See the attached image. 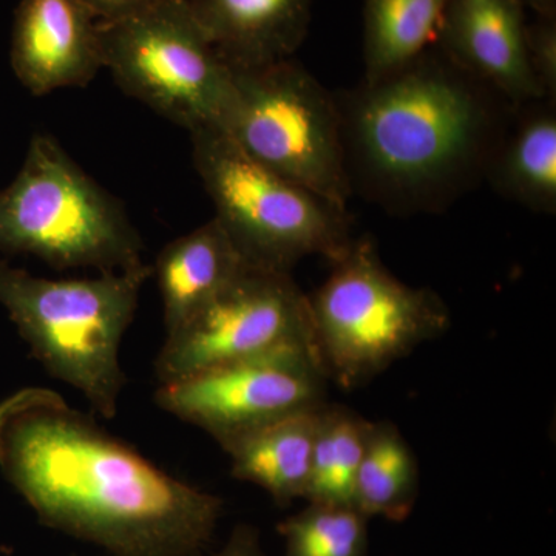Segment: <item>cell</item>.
<instances>
[{"instance_id":"1","label":"cell","mask_w":556,"mask_h":556,"mask_svg":"<svg viewBox=\"0 0 556 556\" xmlns=\"http://www.w3.org/2000/svg\"><path fill=\"white\" fill-rule=\"evenodd\" d=\"M0 473L43 526L109 556H203L225 508L43 387L0 402Z\"/></svg>"},{"instance_id":"2","label":"cell","mask_w":556,"mask_h":556,"mask_svg":"<svg viewBox=\"0 0 556 556\" xmlns=\"http://www.w3.org/2000/svg\"><path fill=\"white\" fill-rule=\"evenodd\" d=\"M336 100L351 190L397 215L441 212L482 181L517 109L441 49Z\"/></svg>"},{"instance_id":"3","label":"cell","mask_w":556,"mask_h":556,"mask_svg":"<svg viewBox=\"0 0 556 556\" xmlns=\"http://www.w3.org/2000/svg\"><path fill=\"white\" fill-rule=\"evenodd\" d=\"M152 266L94 278L50 280L0 260V306L51 378L113 419L126 386L121 343Z\"/></svg>"},{"instance_id":"4","label":"cell","mask_w":556,"mask_h":556,"mask_svg":"<svg viewBox=\"0 0 556 556\" xmlns=\"http://www.w3.org/2000/svg\"><path fill=\"white\" fill-rule=\"evenodd\" d=\"M141 236L126 208L49 135L0 190V254H27L56 269L100 274L141 268Z\"/></svg>"},{"instance_id":"5","label":"cell","mask_w":556,"mask_h":556,"mask_svg":"<svg viewBox=\"0 0 556 556\" xmlns=\"http://www.w3.org/2000/svg\"><path fill=\"white\" fill-rule=\"evenodd\" d=\"M308 295L318 356L328 379L364 386L450 325L444 300L387 269L371 240H353Z\"/></svg>"},{"instance_id":"6","label":"cell","mask_w":556,"mask_h":556,"mask_svg":"<svg viewBox=\"0 0 556 556\" xmlns=\"http://www.w3.org/2000/svg\"><path fill=\"white\" fill-rule=\"evenodd\" d=\"M190 141L215 218L249 265L291 274L311 255L332 263L353 243L346 208L258 163L225 131H190Z\"/></svg>"},{"instance_id":"7","label":"cell","mask_w":556,"mask_h":556,"mask_svg":"<svg viewBox=\"0 0 556 556\" xmlns=\"http://www.w3.org/2000/svg\"><path fill=\"white\" fill-rule=\"evenodd\" d=\"M229 68L232 98L219 130L258 163L346 208L353 190L336 97L292 60Z\"/></svg>"},{"instance_id":"8","label":"cell","mask_w":556,"mask_h":556,"mask_svg":"<svg viewBox=\"0 0 556 556\" xmlns=\"http://www.w3.org/2000/svg\"><path fill=\"white\" fill-rule=\"evenodd\" d=\"M102 68L119 89L189 131L222 129L232 75L188 0H163L124 20L100 22Z\"/></svg>"},{"instance_id":"9","label":"cell","mask_w":556,"mask_h":556,"mask_svg":"<svg viewBox=\"0 0 556 556\" xmlns=\"http://www.w3.org/2000/svg\"><path fill=\"white\" fill-rule=\"evenodd\" d=\"M289 345L316 348L308 295L289 273L249 266L182 327L166 334L153 368L160 383L174 382Z\"/></svg>"},{"instance_id":"10","label":"cell","mask_w":556,"mask_h":556,"mask_svg":"<svg viewBox=\"0 0 556 556\" xmlns=\"http://www.w3.org/2000/svg\"><path fill=\"white\" fill-rule=\"evenodd\" d=\"M328 376L317 348L289 345L160 383L156 405L226 442L325 404Z\"/></svg>"},{"instance_id":"11","label":"cell","mask_w":556,"mask_h":556,"mask_svg":"<svg viewBox=\"0 0 556 556\" xmlns=\"http://www.w3.org/2000/svg\"><path fill=\"white\" fill-rule=\"evenodd\" d=\"M439 49L514 108L546 100L530 67L518 0H450Z\"/></svg>"},{"instance_id":"12","label":"cell","mask_w":556,"mask_h":556,"mask_svg":"<svg viewBox=\"0 0 556 556\" xmlns=\"http://www.w3.org/2000/svg\"><path fill=\"white\" fill-rule=\"evenodd\" d=\"M11 65L35 97L87 86L102 68L100 21L84 0H21Z\"/></svg>"},{"instance_id":"13","label":"cell","mask_w":556,"mask_h":556,"mask_svg":"<svg viewBox=\"0 0 556 556\" xmlns=\"http://www.w3.org/2000/svg\"><path fill=\"white\" fill-rule=\"evenodd\" d=\"M229 67L292 60L308 35L314 0H188Z\"/></svg>"},{"instance_id":"14","label":"cell","mask_w":556,"mask_h":556,"mask_svg":"<svg viewBox=\"0 0 556 556\" xmlns=\"http://www.w3.org/2000/svg\"><path fill=\"white\" fill-rule=\"evenodd\" d=\"M249 266L215 217L166 244L152 268L166 334L182 327Z\"/></svg>"},{"instance_id":"15","label":"cell","mask_w":556,"mask_h":556,"mask_svg":"<svg viewBox=\"0 0 556 556\" xmlns=\"http://www.w3.org/2000/svg\"><path fill=\"white\" fill-rule=\"evenodd\" d=\"M484 179L504 199L538 214H555L556 101L515 109Z\"/></svg>"},{"instance_id":"16","label":"cell","mask_w":556,"mask_h":556,"mask_svg":"<svg viewBox=\"0 0 556 556\" xmlns=\"http://www.w3.org/2000/svg\"><path fill=\"white\" fill-rule=\"evenodd\" d=\"M321 405L280 417L222 445L230 457L232 477L258 485L280 506L305 500Z\"/></svg>"},{"instance_id":"17","label":"cell","mask_w":556,"mask_h":556,"mask_svg":"<svg viewBox=\"0 0 556 556\" xmlns=\"http://www.w3.org/2000/svg\"><path fill=\"white\" fill-rule=\"evenodd\" d=\"M450 0H365L364 80L382 78L431 49Z\"/></svg>"},{"instance_id":"18","label":"cell","mask_w":556,"mask_h":556,"mask_svg":"<svg viewBox=\"0 0 556 556\" xmlns=\"http://www.w3.org/2000/svg\"><path fill=\"white\" fill-rule=\"evenodd\" d=\"M419 493V467L408 442L391 422H371L358 467L353 506L365 517L404 521Z\"/></svg>"},{"instance_id":"19","label":"cell","mask_w":556,"mask_h":556,"mask_svg":"<svg viewBox=\"0 0 556 556\" xmlns=\"http://www.w3.org/2000/svg\"><path fill=\"white\" fill-rule=\"evenodd\" d=\"M369 427V420L351 409L321 405L305 500L353 506L354 485L367 447Z\"/></svg>"},{"instance_id":"20","label":"cell","mask_w":556,"mask_h":556,"mask_svg":"<svg viewBox=\"0 0 556 556\" xmlns=\"http://www.w3.org/2000/svg\"><path fill=\"white\" fill-rule=\"evenodd\" d=\"M285 556H367L368 517L353 506L309 503L278 526Z\"/></svg>"},{"instance_id":"21","label":"cell","mask_w":556,"mask_h":556,"mask_svg":"<svg viewBox=\"0 0 556 556\" xmlns=\"http://www.w3.org/2000/svg\"><path fill=\"white\" fill-rule=\"evenodd\" d=\"M527 25V51L530 67L546 100L556 101V25L555 17Z\"/></svg>"},{"instance_id":"22","label":"cell","mask_w":556,"mask_h":556,"mask_svg":"<svg viewBox=\"0 0 556 556\" xmlns=\"http://www.w3.org/2000/svg\"><path fill=\"white\" fill-rule=\"evenodd\" d=\"M160 2L163 0H84L100 22L124 20Z\"/></svg>"},{"instance_id":"23","label":"cell","mask_w":556,"mask_h":556,"mask_svg":"<svg viewBox=\"0 0 556 556\" xmlns=\"http://www.w3.org/2000/svg\"><path fill=\"white\" fill-rule=\"evenodd\" d=\"M207 556H266L260 543L258 530L249 525L237 526L228 541Z\"/></svg>"},{"instance_id":"24","label":"cell","mask_w":556,"mask_h":556,"mask_svg":"<svg viewBox=\"0 0 556 556\" xmlns=\"http://www.w3.org/2000/svg\"><path fill=\"white\" fill-rule=\"evenodd\" d=\"M525 9L536 11L540 16L555 17L556 0H518Z\"/></svg>"}]
</instances>
